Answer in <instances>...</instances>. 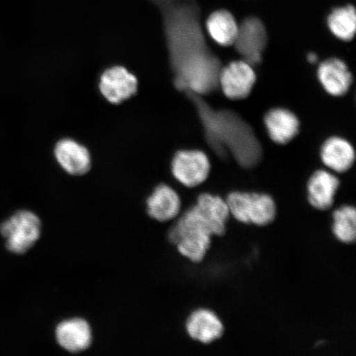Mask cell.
<instances>
[{"instance_id":"6da1fadb","label":"cell","mask_w":356,"mask_h":356,"mask_svg":"<svg viewBox=\"0 0 356 356\" xmlns=\"http://www.w3.org/2000/svg\"><path fill=\"white\" fill-rule=\"evenodd\" d=\"M163 17L164 32L176 74V86L188 92L211 88L204 79V67L210 66L204 55L199 7L195 0H148Z\"/></svg>"},{"instance_id":"7a4b0ae2","label":"cell","mask_w":356,"mask_h":356,"mask_svg":"<svg viewBox=\"0 0 356 356\" xmlns=\"http://www.w3.org/2000/svg\"><path fill=\"white\" fill-rule=\"evenodd\" d=\"M213 236H217L215 226L195 206L172 227L168 238L182 256L199 264L211 248Z\"/></svg>"},{"instance_id":"3957f363","label":"cell","mask_w":356,"mask_h":356,"mask_svg":"<svg viewBox=\"0 0 356 356\" xmlns=\"http://www.w3.org/2000/svg\"><path fill=\"white\" fill-rule=\"evenodd\" d=\"M226 203L230 215L244 224L265 226L277 216V206L268 195L235 191L228 195Z\"/></svg>"},{"instance_id":"277c9868","label":"cell","mask_w":356,"mask_h":356,"mask_svg":"<svg viewBox=\"0 0 356 356\" xmlns=\"http://www.w3.org/2000/svg\"><path fill=\"white\" fill-rule=\"evenodd\" d=\"M6 239V248L15 254H24L37 243L42 234V222L33 212L21 211L0 226Z\"/></svg>"},{"instance_id":"5b68a950","label":"cell","mask_w":356,"mask_h":356,"mask_svg":"<svg viewBox=\"0 0 356 356\" xmlns=\"http://www.w3.org/2000/svg\"><path fill=\"white\" fill-rule=\"evenodd\" d=\"M172 172L180 184L195 188L202 184L210 175V160L202 151L181 150L172 159Z\"/></svg>"},{"instance_id":"8992f818","label":"cell","mask_w":356,"mask_h":356,"mask_svg":"<svg viewBox=\"0 0 356 356\" xmlns=\"http://www.w3.org/2000/svg\"><path fill=\"white\" fill-rule=\"evenodd\" d=\"M256 80L252 65L243 60L231 62L218 75L222 92L233 100L246 99L254 87Z\"/></svg>"},{"instance_id":"52a82bcc","label":"cell","mask_w":356,"mask_h":356,"mask_svg":"<svg viewBox=\"0 0 356 356\" xmlns=\"http://www.w3.org/2000/svg\"><path fill=\"white\" fill-rule=\"evenodd\" d=\"M266 42L265 26L257 17H250L238 25L237 38L234 44L243 60L253 66L261 60Z\"/></svg>"},{"instance_id":"ba28073f","label":"cell","mask_w":356,"mask_h":356,"mask_svg":"<svg viewBox=\"0 0 356 356\" xmlns=\"http://www.w3.org/2000/svg\"><path fill=\"white\" fill-rule=\"evenodd\" d=\"M137 78L123 66H113L102 74L99 89L106 100L119 104L135 95Z\"/></svg>"},{"instance_id":"9c48e42d","label":"cell","mask_w":356,"mask_h":356,"mask_svg":"<svg viewBox=\"0 0 356 356\" xmlns=\"http://www.w3.org/2000/svg\"><path fill=\"white\" fill-rule=\"evenodd\" d=\"M56 340L62 349L77 354L86 351L92 343V331L86 319L74 318L57 325Z\"/></svg>"},{"instance_id":"30bf717a","label":"cell","mask_w":356,"mask_h":356,"mask_svg":"<svg viewBox=\"0 0 356 356\" xmlns=\"http://www.w3.org/2000/svg\"><path fill=\"white\" fill-rule=\"evenodd\" d=\"M55 156L60 167L70 175L82 176L90 170V154L86 147L74 140L64 139L58 142Z\"/></svg>"},{"instance_id":"8fae6325","label":"cell","mask_w":356,"mask_h":356,"mask_svg":"<svg viewBox=\"0 0 356 356\" xmlns=\"http://www.w3.org/2000/svg\"><path fill=\"white\" fill-rule=\"evenodd\" d=\"M179 195L171 186L160 184L146 200V211L150 218L159 222H168L179 215Z\"/></svg>"},{"instance_id":"7c38bea8","label":"cell","mask_w":356,"mask_h":356,"mask_svg":"<svg viewBox=\"0 0 356 356\" xmlns=\"http://www.w3.org/2000/svg\"><path fill=\"white\" fill-rule=\"evenodd\" d=\"M318 78L325 91L334 97L346 95L353 83L348 67L337 58H331L320 64Z\"/></svg>"},{"instance_id":"4fadbf2b","label":"cell","mask_w":356,"mask_h":356,"mask_svg":"<svg viewBox=\"0 0 356 356\" xmlns=\"http://www.w3.org/2000/svg\"><path fill=\"white\" fill-rule=\"evenodd\" d=\"M264 122L270 139L279 145L288 144L300 131L299 119L286 109H271L266 114Z\"/></svg>"},{"instance_id":"5bb4252c","label":"cell","mask_w":356,"mask_h":356,"mask_svg":"<svg viewBox=\"0 0 356 356\" xmlns=\"http://www.w3.org/2000/svg\"><path fill=\"white\" fill-rule=\"evenodd\" d=\"M186 332L193 340L210 344L222 336L225 328L213 312L200 309L194 312L186 322Z\"/></svg>"},{"instance_id":"9a60e30c","label":"cell","mask_w":356,"mask_h":356,"mask_svg":"<svg viewBox=\"0 0 356 356\" xmlns=\"http://www.w3.org/2000/svg\"><path fill=\"white\" fill-rule=\"evenodd\" d=\"M340 181L331 172L318 170L310 177L308 198L312 207L319 211H327L332 207Z\"/></svg>"},{"instance_id":"2e32d148","label":"cell","mask_w":356,"mask_h":356,"mask_svg":"<svg viewBox=\"0 0 356 356\" xmlns=\"http://www.w3.org/2000/svg\"><path fill=\"white\" fill-rule=\"evenodd\" d=\"M321 159L325 165L332 171L345 172L354 164L355 149L345 139L332 137L322 146Z\"/></svg>"},{"instance_id":"e0dca14e","label":"cell","mask_w":356,"mask_h":356,"mask_svg":"<svg viewBox=\"0 0 356 356\" xmlns=\"http://www.w3.org/2000/svg\"><path fill=\"white\" fill-rule=\"evenodd\" d=\"M207 30L213 42L222 47H229L233 46L237 38L238 24L232 13L220 10L209 16Z\"/></svg>"},{"instance_id":"ac0fdd59","label":"cell","mask_w":356,"mask_h":356,"mask_svg":"<svg viewBox=\"0 0 356 356\" xmlns=\"http://www.w3.org/2000/svg\"><path fill=\"white\" fill-rule=\"evenodd\" d=\"M195 206L215 226L217 236L224 235L226 231V222L230 216L226 200L218 195L204 193L200 195Z\"/></svg>"},{"instance_id":"d6986e66","label":"cell","mask_w":356,"mask_h":356,"mask_svg":"<svg viewBox=\"0 0 356 356\" xmlns=\"http://www.w3.org/2000/svg\"><path fill=\"white\" fill-rule=\"evenodd\" d=\"M327 25L331 33L338 39L350 42L356 32V13L354 6L334 8L327 17Z\"/></svg>"},{"instance_id":"ffe728a7","label":"cell","mask_w":356,"mask_h":356,"mask_svg":"<svg viewBox=\"0 0 356 356\" xmlns=\"http://www.w3.org/2000/svg\"><path fill=\"white\" fill-rule=\"evenodd\" d=\"M333 233L341 242L350 244L356 238V211L353 207L346 206L333 213Z\"/></svg>"},{"instance_id":"44dd1931","label":"cell","mask_w":356,"mask_h":356,"mask_svg":"<svg viewBox=\"0 0 356 356\" xmlns=\"http://www.w3.org/2000/svg\"><path fill=\"white\" fill-rule=\"evenodd\" d=\"M308 60L312 62V63H314V62L317 61L318 57L317 56L313 54V53H311V54L309 56Z\"/></svg>"}]
</instances>
